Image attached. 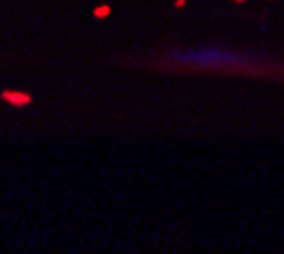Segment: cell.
<instances>
[{"label":"cell","instance_id":"1","mask_svg":"<svg viewBox=\"0 0 284 254\" xmlns=\"http://www.w3.org/2000/svg\"><path fill=\"white\" fill-rule=\"evenodd\" d=\"M0 99L13 104V107H28L33 102V97L28 92H16V89H6V92H0Z\"/></svg>","mask_w":284,"mask_h":254},{"label":"cell","instance_id":"2","mask_svg":"<svg viewBox=\"0 0 284 254\" xmlns=\"http://www.w3.org/2000/svg\"><path fill=\"white\" fill-rule=\"evenodd\" d=\"M94 16H97V18H107V16H109V6H102V8H97V11H94Z\"/></svg>","mask_w":284,"mask_h":254}]
</instances>
